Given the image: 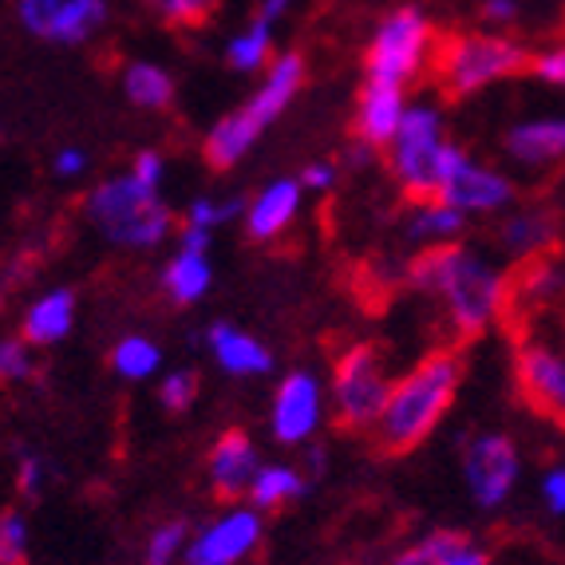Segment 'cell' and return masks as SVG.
Wrapping results in <instances>:
<instances>
[{
    "instance_id": "30bf717a",
    "label": "cell",
    "mask_w": 565,
    "mask_h": 565,
    "mask_svg": "<svg viewBox=\"0 0 565 565\" xmlns=\"http://www.w3.org/2000/svg\"><path fill=\"white\" fill-rule=\"evenodd\" d=\"M519 392L537 415L565 427V344L546 337H526L514 352Z\"/></svg>"
},
{
    "instance_id": "d6986e66",
    "label": "cell",
    "mask_w": 565,
    "mask_h": 565,
    "mask_svg": "<svg viewBox=\"0 0 565 565\" xmlns=\"http://www.w3.org/2000/svg\"><path fill=\"white\" fill-rule=\"evenodd\" d=\"M301 179H277L254 199V206L245 210V234L254 242H274L292 226V217L301 210Z\"/></svg>"
},
{
    "instance_id": "484cf974",
    "label": "cell",
    "mask_w": 565,
    "mask_h": 565,
    "mask_svg": "<svg viewBox=\"0 0 565 565\" xmlns=\"http://www.w3.org/2000/svg\"><path fill=\"white\" fill-rule=\"evenodd\" d=\"M122 92L142 111H159V107H167L174 99V79H170L167 67L151 64V60H135L122 72Z\"/></svg>"
},
{
    "instance_id": "ab89813d",
    "label": "cell",
    "mask_w": 565,
    "mask_h": 565,
    "mask_svg": "<svg viewBox=\"0 0 565 565\" xmlns=\"http://www.w3.org/2000/svg\"><path fill=\"white\" fill-rule=\"evenodd\" d=\"M482 20L494 29H507L519 20V0H482Z\"/></svg>"
},
{
    "instance_id": "9c48e42d",
    "label": "cell",
    "mask_w": 565,
    "mask_h": 565,
    "mask_svg": "<svg viewBox=\"0 0 565 565\" xmlns=\"http://www.w3.org/2000/svg\"><path fill=\"white\" fill-rule=\"evenodd\" d=\"M462 479H467V494L479 510L507 507L522 479V455L514 439L502 431L471 435V444L462 447Z\"/></svg>"
},
{
    "instance_id": "cb8c5ba5",
    "label": "cell",
    "mask_w": 565,
    "mask_h": 565,
    "mask_svg": "<svg viewBox=\"0 0 565 565\" xmlns=\"http://www.w3.org/2000/svg\"><path fill=\"white\" fill-rule=\"evenodd\" d=\"M462 230H467V214L455 210L451 202H444V199H419L404 217V234L412 237L415 245H424V249L455 242Z\"/></svg>"
},
{
    "instance_id": "60d3db41",
    "label": "cell",
    "mask_w": 565,
    "mask_h": 565,
    "mask_svg": "<svg viewBox=\"0 0 565 565\" xmlns=\"http://www.w3.org/2000/svg\"><path fill=\"white\" fill-rule=\"evenodd\" d=\"M332 182H337V167H332V162H309V167L301 170L305 190H332Z\"/></svg>"
},
{
    "instance_id": "d6a6232c",
    "label": "cell",
    "mask_w": 565,
    "mask_h": 565,
    "mask_svg": "<svg viewBox=\"0 0 565 565\" xmlns=\"http://www.w3.org/2000/svg\"><path fill=\"white\" fill-rule=\"evenodd\" d=\"M36 364H32L29 340L24 337H0V380L20 384V380H32Z\"/></svg>"
},
{
    "instance_id": "7bdbcfd3",
    "label": "cell",
    "mask_w": 565,
    "mask_h": 565,
    "mask_svg": "<svg viewBox=\"0 0 565 565\" xmlns=\"http://www.w3.org/2000/svg\"><path fill=\"white\" fill-rule=\"evenodd\" d=\"M210 234H214V230L182 226L179 230V249H182V254H210Z\"/></svg>"
},
{
    "instance_id": "f35d334b",
    "label": "cell",
    "mask_w": 565,
    "mask_h": 565,
    "mask_svg": "<svg viewBox=\"0 0 565 565\" xmlns=\"http://www.w3.org/2000/svg\"><path fill=\"white\" fill-rule=\"evenodd\" d=\"M162 170H167V162H162L159 151H139L131 162V179H139L142 186H151V190H162Z\"/></svg>"
},
{
    "instance_id": "4fadbf2b",
    "label": "cell",
    "mask_w": 565,
    "mask_h": 565,
    "mask_svg": "<svg viewBox=\"0 0 565 565\" xmlns=\"http://www.w3.org/2000/svg\"><path fill=\"white\" fill-rule=\"evenodd\" d=\"M439 199L451 202L455 210H462L467 217L479 214H507L510 202H514V182L502 174V170L487 167V162H475L471 154L451 170V179L444 182Z\"/></svg>"
},
{
    "instance_id": "f546056e",
    "label": "cell",
    "mask_w": 565,
    "mask_h": 565,
    "mask_svg": "<svg viewBox=\"0 0 565 565\" xmlns=\"http://www.w3.org/2000/svg\"><path fill=\"white\" fill-rule=\"evenodd\" d=\"M186 554V522H162L154 526V534L147 537V554H142V565H174Z\"/></svg>"
},
{
    "instance_id": "d4e9b609",
    "label": "cell",
    "mask_w": 565,
    "mask_h": 565,
    "mask_svg": "<svg viewBox=\"0 0 565 565\" xmlns=\"http://www.w3.org/2000/svg\"><path fill=\"white\" fill-rule=\"evenodd\" d=\"M214 269H210L206 254H174L162 269V289L174 305H199L210 292Z\"/></svg>"
},
{
    "instance_id": "7c38bea8",
    "label": "cell",
    "mask_w": 565,
    "mask_h": 565,
    "mask_svg": "<svg viewBox=\"0 0 565 565\" xmlns=\"http://www.w3.org/2000/svg\"><path fill=\"white\" fill-rule=\"evenodd\" d=\"M262 537V514L257 510H226L222 519L206 522L199 534L186 542V565H237L254 554Z\"/></svg>"
},
{
    "instance_id": "b9f144b4",
    "label": "cell",
    "mask_w": 565,
    "mask_h": 565,
    "mask_svg": "<svg viewBox=\"0 0 565 565\" xmlns=\"http://www.w3.org/2000/svg\"><path fill=\"white\" fill-rule=\"evenodd\" d=\"M87 170V154L79 151V147H64V151L56 154V174L60 179H79Z\"/></svg>"
},
{
    "instance_id": "4dcf8cb0",
    "label": "cell",
    "mask_w": 565,
    "mask_h": 565,
    "mask_svg": "<svg viewBox=\"0 0 565 565\" xmlns=\"http://www.w3.org/2000/svg\"><path fill=\"white\" fill-rule=\"evenodd\" d=\"M0 565H29V522L17 510L0 514Z\"/></svg>"
},
{
    "instance_id": "8d00e7d4",
    "label": "cell",
    "mask_w": 565,
    "mask_h": 565,
    "mask_svg": "<svg viewBox=\"0 0 565 565\" xmlns=\"http://www.w3.org/2000/svg\"><path fill=\"white\" fill-rule=\"evenodd\" d=\"M542 502L554 519H565V462H554L546 475H542Z\"/></svg>"
},
{
    "instance_id": "ac0fdd59",
    "label": "cell",
    "mask_w": 565,
    "mask_h": 565,
    "mask_svg": "<svg viewBox=\"0 0 565 565\" xmlns=\"http://www.w3.org/2000/svg\"><path fill=\"white\" fill-rule=\"evenodd\" d=\"M404 87L364 79V92L356 99V139L367 147H392L399 122H404Z\"/></svg>"
},
{
    "instance_id": "277c9868",
    "label": "cell",
    "mask_w": 565,
    "mask_h": 565,
    "mask_svg": "<svg viewBox=\"0 0 565 565\" xmlns=\"http://www.w3.org/2000/svg\"><path fill=\"white\" fill-rule=\"evenodd\" d=\"M462 159L467 151L444 131V111L431 104H407L404 122L392 139V174L407 199H439L444 182Z\"/></svg>"
},
{
    "instance_id": "ffe728a7",
    "label": "cell",
    "mask_w": 565,
    "mask_h": 565,
    "mask_svg": "<svg viewBox=\"0 0 565 565\" xmlns=\"http://www.w3.org/2000/svg\"><path fill=\"white\" fill-rule=\"evenodd\" d=\"M206 344L214 352L217 367L230 372V376H265V372H274V352L265 349L257 337H249V332L234 329L226 321L210 324Z\"/></svg>"
},
{
    "instance_id": "ee69618b",
    "label": "cell",
    "mask_w": 565,
    "mask_h": 565,
    "mask_svg": "<svg viewBox=\"0 0 565 565\" xmlns=\"http://www.w3.org/2000/svg\"><path fill=\"white\" fill-rule=\"evenodd\" d=\"M289 9H292V0H262V9H257V20H262V24H269V29H274L277 20H281Z\"/></svg>"
},
{
    "instance_id": "7402d4cb",
    "label": "cell",
    "mask_w": 565,
    "mask_h": 565,
    "mask_svg": "<svg viewBox=\"0 0 565 565\" xmlns=\"http://www.w3.org/2000/svg\"><path fill=\"white\" fill-rule=\"evenodd\" d=\"M392 565H490V557L471 534L435 530V534L412 542L404 554H396Z\"/></svg>"
},
{
    "instance_id": "6da1fadb",
    "label": "cell",
    "mask_w": 565,
    "mask_h": 565,
    "mask_svg": "<svg viewBox=\"0 0 565 565\" xmlns=\"http://www.w3.org/2000/svg\"><path fill=\"white\" fill-rule=\"evenodd\" d=\"M407 285L444 305L447 321L462 340L482 337L510 309L507 269L459 242L424 249L407 265Z\"/></svg>"
},
{
    "instance_id": "ba28073f",
    "label": "cell",
    "mask_w": 565,
    "mask_h": 565,
    "mask_svg": "<svg viewBox=\"0 0 565 565\" xmlns=\"http://www.w3.org/2000/svg\"><path fill=\"white\" fill-rule=\"evenodd\" d=\"M392 392L384 352L376 344H352L337 360L332 372V407H337V424L349 431H372Z\"/></svg>"
},
{
    "instance_id": "e0dca14e",
    "label": "cell",
    "mask_w": 565,
    "mask_h": 565,
    "mask_svg": "<svg viewBox=\"0 0 565 565\" xmlns=\"http://www.w3.org/2000/svg\"><path fill=\"white\" fill-rule=\"evenodd\" d=\"M502 151L519 167H554L565 159V111L537 115V119L514 122L502 139Z\"/></svg>"
},
{
    "instance_id": "52a82bcc",
    "label": "cell",
    "mask_w": 565,
    "mask_h": 565,
    "mask_svg": "<svg viewBox=\"0 0 565 565\" xmlns=\"http://www.w3.org/2000/svg\"><path fill=\"white\" fill-rule=\"evenodd\" d=\"M431 47H435L431 20L419 9H412V4H404V9L387 12L376 24V36H372L364 56V72L376 84L407 87L424 72Z\"/></svg>"
},
{
    "instance_id": "603a6c76",
    "label": "cell",
    "mask_w": 565,
    "mask_h": 565,
    "mask_svg": "<svg viewBox=\"0 0 565 565\" xmlns=\"http://www.w3.org/2000/svg\"><path fill=\"white\" fill-rule=\"evenodd\" d=\"M72 324H76V292L52 289L24 309L20 332H24L29 344H40V349H44V344H60V340L72 332Z\"/></svg>"
},
{
    "instance_id": "3957f363",
    "label": "cell",
    "mask_w": 565,
    "mask_h": 565,
    "mask_svg": "<svg viewBox=\"0 0 565 565\" xmlns=\"http://www.w3.org/2000/svg\"><path fill=\"white\" fill-rule=\"evenodd\" d=\"M301 84H305L301 56H297V52L277 56L274 64H269V72H265L262 87H257L237 111L222 115V119L210 127L206 147H202L210 167L230 170L234 162H242L245 154H249V147L265 135V127L292 104V95L301 92Z\"/></svg>"
},
{
    "instance_id": "9a60e30c",
    "label": "cell",
    "mask_w": 565,
    "mask_h": 565,
    "mask_svg": "<svg viewBox=\"0 0 565 565\" xmlns=\"http://www.w3.org/2000/svg\"><path fill=\"white\" fill-rule=\"evenodd\" d=\"M562 237V222L550 206H522L507 210L499 222V245L514 262H537L550 257V249Z\"/></svg>"
},
{
    "instance_id": "1f68e13d",
    "label": "cell",
    "mask_w": 565,
    "mask_h": 565,
    "mask_svg": "<svg viewBox=\"0 0 565 565\" xmlns=\"http://www.w3.org/2000/svg\"><path fill=\"white\" fill-rule=\"evenodd\" d=\"M242 199H194L186 206V226H202V230H214V226H226L234 217H242Z\"/></svg>"
},
{
    "instance_id": "4316f807",
    "label": "cell",
    "mask_w": 565,
    "mask_h": 565,
    "mask_svg": "<svg viewBox=\"0 0 565 565\" xmlns=\"http://www.w3.org/2000/svg\"><path fill=\"white\" fill-rule=\"evenodd\" d=\"M301 494H305V475L297 467H285V462H265L254 479V490H249V499H254L257 510L285 507V502L301 499Z\"/></svg>"
},
{
    "instance_id": "5b68a950",
    "label": "cell",
    "mask_w": 565,
    "mask_h": 565,
    "mask_svg": "<svg viewBox=\"0 0 565 565\" xmlns=\"http://www.w3.org/2000/svg\"><path fill=\"white\" fill-rule=\"evenodd\" d=\"M87 217L107 242L127 245V249H154L167 242L170 226H174L159 190L142 186L131 174H115V179L99 182L87 199Z\"/></svg>"
},
{
    "instance_id": "d590c367",
    "label": "cell",
    "mask_w": 565,
    "mask_h": 565,
    "mask_svg": "<svg viewBox=\"0 0 565 565\" xmlns=\"http://www.w3.org/2000/svg\"><path fill=\"white\" fill-rule=\"evenodd\" d=\"M530 72H534L546 87H562L565 92V44H554V47H546V52H537V56L530 60Z\"/></svg>"
},
{
    "instance_id": "f1b7e54d",
    "label": "cell",
    "mask_w": 565,
    "mask_h": 565,
    "mask_svg": "<svg viewBox=\"0 0 565 565\" xmlns=\"http://www.w3.org/2000/svg\"><path fill=\"white\" fill-rule=\"evenodd\" d=\"M111 367L122 380H151L162 367V352L147 337H122L111 349Z\"/></svg>"
},
{
    "instance_id": "7a4b0ae2",
    "label": "cell",
    "mask_w": 565,
    "mask_h": 565,
    "mask_svg": "<svg viewBox=\"0 0 565 565\" xmlns=\"http://www.w3.org/2000/svg\"><path fill=\"white\" fill-rule=\"evenodd\" d=\"M462 384V352L459 349H439L424 356L407 376L392 380L387 404L380 412L376 435L380 451L387 455H407L419 444H427V435L444 424V415L451 412L455 396Z\"/></svg>"
},
{
    "instance_id": "836d02e7",
    "label": "cell",
    "mask_w": 565,
    "mask_h": 565,
    "mask_svg": "<svg viewBox=\"0 0 565 565\" xmlns=\"http://www.w3.org/2000/svg\"><path fill=\"white\" fill-rule=\"evenodd\" d=\"M159 399L167 412H186L199 399V372H190V367L167 372V380L159 384Z\"/></svg>"
},
{
    "instance_id": "8992f818",
    "label": "cell",
    "mask_w": 565,
    "mask_h": 565,
    "mask_svg": "<svg viewBox=\"0 0 565 565\" xmlns=\"http://www.w3.org/2000/svg\"><path fill=\"white\" fill-rule=\"evenodd\" d=\"M530 60L534 56L507 32H467V36H455L444 44V52L435 60V76L451 99H467V95L499 84V79L530 72Z\"/></svg>"
},
{
    "instance_id": "2e32d148",
    "label": "cell",
    "mask_w": 565,
    "mask_h": 565,
    "mask_svg": "<svg viewBox=\"0 0 565 565\" xmlns=\"http://www.w3.org/2000/svg\"><path fill=\"white\" fill-rule=\"evenodd\" d=\"M262 467L265 462L257 455L254 439L245 431H226L217 439L214 451H210V487H214V494L234 502L254 490V479Z\"/></svg>"
},
{
    "instance_id": "e575fe53",
    "label": "cell",
    "mask_w": 565,
    "mask_h": 565,
    "mask_svg": "<svg viewBox=\"0 0 565 565\" xmlns=\"http://www.w3.org/2000/svg\"><path fill=\"white\" fill-rule=\"evenodd\" d=\"M167 24H202L217 9V0H147Z\"/></svg>"
},
{
    "instance_id": "83f0119b",
    "label": "cell",
    "mask_w": 565,
    "mask_h": 565,
    "mask_svg": "<svg viewBox=\"0 0 565 565\" xmlns=\"http://www.w3.org/2000/svg\"><path fill=\"white\" fill-rule=\"evenodd\" d=\"M269 56H274V29L262 24V20H254L249 29L237 32L226 44V64L234 72H262L269 64Z\"/></svg>"
},
{
    "instance_id": "44dd1931",
    "label": "cell",
    "mask_w": 565,
    "mask_h": 565,
    "mask_svg": "<svg viewBox=\"0 0 565 565\" xmlns=\"http://www.w3.org/2000/svg\"><path fill=\"white\" fill-rule=\"evenodd\" d=\"M565 301V265L554 257H537L522 265V274L510 281V305L522 312L557 309Z\"/></svg>"
},
{
    "instance_id": "5bb4252c",
    "label": "cell",
    "mask_w": 565,
    "mask_h": 565,
    "mask_svg": "<svg viewBox=\"0 0 565 565\" xmlns=\"http://www.w3.org/2000/svg\"><path fill=\"white\" fill-rule=\"evenodd\" d=\"M324 412L321 380L312 372H289L274 396V439L285 447H297L317 435Z\"/></svg>"
},
{
    "instance_id": "8fae6325",
    "label": "cell",
    "mask_w": 565,
    "mask_h": 565,
    "mask_svg": "<svg viewBox=\"0 0 565 565\" xmlns=\"http://www.w3.org/2000/svg\"><path fill=\"white\" fill-rule=\"evenodd\" d=\"M17 17L47 44H87L104 29L107 0H17Z\"/></svg>"
},
{
    "instance_id": "74e56055",
    "label": "cell",
    "mask_w": 565,
    "mask_h": 565,
    "mask_svg": "<svg viewBox=\"0 0 565 565\" xmlns=\"http://www.w3.org/2000/svg\"><path fill=\"white\" fill-rule=\"evenodd\" d=\"M44 475H47V467H44V459H40V455H32V451L20 455V462H17L20 494H29V499H36L40 490H44Z\"/></svg>"
}]
</instances>
